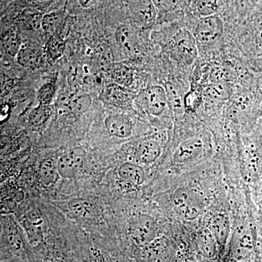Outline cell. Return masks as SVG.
<instances>
[{
	"mask_svg": "<svg viewBox=\"0 0 262 262\" xmlns=\"http://www.w3.org/2000/svg\"><path fill=\"white\" fill-rule=\"evenodd\" d=\"M53 108L51 105H40L33 108L29 115V122L32 127L42 126L53 115Z\"/></svg>",
	"mask_w": 262,
	"mask_h": 262,
	"instance_id": "d4e9b609",
	"label": "cell"
},
{
	"mask_svg": "<svg viewBox=\"0 0 262 262\" xmlns=\"http://www.w3.org/2000/svg\"><path fill=\"white\" fill-rule=\"evenodd\" d=\"M144 102L146 110L151 115L159 116L163 113L167 103L166 92L160 85H152L144 90Z\"/></svg>",
	"mask_w": 262,
	"mask_h": 262,
	"instance_id": "ba28073f",
	"label": "cell"
},
{
	"mask_svg": "<svg viewBox=\"0 0 262 262\" xmlns=\"http://www.w3.org/2000/svg\"><path fill=\"white\" fill-rule=\"evenodd\" d=\"M177 51L188 65L192 64L198 56V45L194 34L186 29L179 30L174 37Z\"/></svg>",
	"mask_w": 262,
	"mask_h": 262,
	"instance_id": "5b68a950",
	"label": "cell"
},
{
	"mask_svg": "<svg viewBox=\"0 0 262 262\" xmlns=\"http://www.w3.org/2000/svg\"><path fill=\"white\" fill-rule=\"evenodd\" d=\"M105 126L112 136L120 139L128 138L132 134V122L125 115H110L105 120Z\"/></svg>",
	"mask_w": 262,
	"mask_h": 262,
	"instance_id": "30bf717a",
	"label": "cell"
},
{
	"mask_svg": "<svg viewBox=\"0 0 262 262\" xmlns=\"http://www.w3.org/2000/svg\"><path fill=\"white\" fill-rule=\"evenodd\" d=\"M210 230L221 249L225 248L230 233L229 217L225 213H218L211 220Z\"/></svg>",
	"mask_w": 262,
	"mask_h": 262,
	"instance_id": "8fae6325",
	"label": "cell"
},
{
	"mask_svg": "<svg viewBox=\"0 0 262 262\" xmlns=\"http://www.w3.org/2000/svg\"><path fill=\"white\" fill-rule=\"evenodd\" d=\"M170 242L165 237L156 238L144 247L146 256L149 260H162L168 252Z\"/></svg>",
	"mask_w": 262,
	"mask_h": 262,
	"instance_id": "7402d4cb",
	"label": "cell"
},
{
	"mask_svg": "<svg viewBox=\"0 0 262 262\" xmlns=\"http://www.w3.org/2000/svg\"><path fill=\"white\" fill-rule=\"evenodd\" d=\"M85 151L82 148L76 147L67 155H63L58 160V170L60 177L72 179L78 173L85 158Z\"/></svg>",
	"mask_w": 262,
	"mask_h": 262,
	"instance_id": "8992f818",
	"label": "cell"
},
{
	"mask_svg": "<svg viewBox=\"0 0 262 262\" xmlns=\"http://www.w3.org/2000/svg\"><path fill=\"white\" fill-rule=\"evenodd\" d=\"M161 154V147L157 141L144 140L141 141L136 149V156L141 163H153Z\"/></svg>",
	"mask_w": 262,
	"mask_h": 262,
	"instance_id": "4fadbf2b",
	"label": "cell"
},
{
	"mask_svg": "<svg viewBox=\"0 0 262 262\" xmlns=\"http://www.w3.org/2000/svg\"><path fill=\"white\" fill-rule=\"evenodd\" d=\"M225 30L223 20L217 15L204 17L196 24L194 35L196 42L203 45L215 42Z\"/></svg>",
	"mask_w": 262,
	"mask_h": 262,
	"instance_id": "277c9868",
	"label": "cell"
},
{
	"mask_svg": "<svg viewBox=\"0 0 262 262\" xmlns=\"http://www.w3.org/2000/svg\"><path fill=\"white\" fill-rule=\"evenodd\" d=\"M12 86H13V82L10 80V78L2 80V91H3V94L9 92Z\"/></svg>",
	"mask_w": 262,
	"mask_h": 262,
	"instance_id": "e575fe53",
	"label": "cell"
},
{
	"mask_svg": "<svg viewBox=\"0 0 262 262\" xmlns=\"http://www.w3.org/2000/svg\"><path fill=\"white\" fill-rule=\"evenodd\" d=\"M117 44L127 53L135 51L138 44V36L135 29L127 24H121L115 32Z\"/></svg>",
	"mask_w": 262,
	"mask_h": 262,
	"instance_id": "7c38bea8",
	"label": "cell"
},
{
	"mask_svg": "<svg viewBox=\"0 0 262 262\" xmlns=\"http://www.w3.org/2000/svg\"><path fill=\"white\" fill-rule=\"evenodd\" d=\"M203 146V141L200 138L194 137L184 141L174 153V161L185 163L195 160L202 154Z\"/></svg>",
	"mask_w": 262,
	"mask_h": 262,
	"instance_id": "9c48e42d",
	"label": "cell"
},
{
	"mask_svg": "<svg viewBox=\"0 0 262 262\" xmlns=\"http://www.w3.org/2000/svg\"><path fill=\"white\" fill-rule=\"evenodd\" d=\"M103 99L107 101V103H125L129 99V95L125 91V88L121 87L117 84H110L103 90Z\"/></svg>",
	"mask_w": 262,
	"mask_h": 262,
	"instance_id": "4316f807",
	"label": "cell"
},
{
	"mask_svg": "<svg viewBox=\"0 0 262 262\" xmlns=\"http://www.w3.org/2000/svg\"><path fill=\"white\" fill-rule=\"evenodd\" d=\"M56 89L54 84L46 83L43 84L38 91L37 100L40 105H51L54 97Z\"/></svg>",
	"mask_w": 262,
	"mask_h": 262,
	"instance_id": "4dcf8cb0",
	"label": "cell"
},
{
	"mask_svg": "<svg viewBox=\"0 0 262 262\" xmlns=\"http://www.w3.org/2000/svg\"><path fill=\"white\" fill-rule=\"evenodd\" d=\"M175 3L173 1H153L155 7L165 12L173 9Z\"/></svg>",
	"mask_w": 262,
	"mask_h": 262,
	"instance_id": "836d02e7",
	"label": "cell"
},
{
	"mask_svg": "<svg viewBox=\"0 0 262 262\" xmlns=\"http://www.w3.org/2000/svg\"><path fill=\"white\" fill-rule=\"evenodd\" d=\"M65 18L63 12L54 11L43 15L42 28L52 36L57 35L61 30Z\"/></svg>",
	"mask_w": 262,
	"mask_h": 262,
	"instance_id": "ffe728a7",
	"label": "cell"
},
{
	"mask_svg": "<svg viewBox=\"0 0 262 262\" xmlns=\"http://www.w3.org/2000/svg\"><path fill=\"white\" fill-rule=\"evenodd\" d=\"M198 246L201 248L202 253L207 258L214 257L217 253V244L215 237H213L209 228L203 227L198 232Z\"/></svg>",
	"mask_w": 262,
	"mask_h": 262,
	"instance_id": "2e32d148",
	"label": "cell"
},
{
	"mask_svg": "<svg viewBox=\"0 0 262 262\" xmlns=\"http://www.w3.org/2000/svg\"><path fill=\"white\" fill-rule=\"evenodd\" d=\"M69 209L76 216L80 219L88 218L92 213V205L83 198H73L68 203Z\"/></svg>",
	"mask_w": 262,
	"mask_h": 262,
	"instance_id": "f546056e",
	"label": "cell"
},
{
	"mask_svg": "<svg viewBox=\"0 0 262 262\" xmlns=\"http://www.w3.org/2000/svg\"><path fill=\"white\" fill-rule=\"evenodd\" d=\"M165 90L169 106L174 113L182 114L184 107V99L178 88L172 82H168L165 84Z\"/></svg>",
	"mask_w": 262,
	"mask_h": 262,
	"instance_id": "484cf974",
	"label": "cell"
},
{
	"mask_svg": "<svg viewBox=\"0 0 262 262\" xmlns=\"http://www.w3.org/2000/svg\"><path fill=\"white\" fill-rule=\"evenodd\" d=\"M130 11L144 23L153 21L156 17V10L153 2L133 1L130 3Z\"/></svg>",
	"mask_w": 262,
	"mask_h": 262,
	"instance_id": "ac0fdd59",
	"label": "cell"
},
{
	"mask_svg": "<svg viewBox=\"0 0 262 262\" xmlns=\"http://www.w3.org/2000/svg\"><path fill=\"white\" fill-rule=\"evenodd\" d=\"M53 262H75L73 260L71 259L70 258L67 257H59L56 258L54 259Z\"/></svg>",
	"mask_w": 262,
	"mask_h": 262,
	"instance_id": "d590c367",
	"label": "cell"
},
{
	"mask_svg": "<svg viewBox=\"0 0 262 262\" xmlns=\"http://www.w3.org/2000/svg\"><path fill=\"white\" fill-rule=\"evenodd\" d=\"M111 77L115 84L123 88L129 87L134 81L132 71L122 63H114L111 70Z\"/></svg>",
	"mask_w": 262,
	"mask_h": 262,
	"instance_id": "603a6c76",
	"label": "cell"
},
{
	"mask_svg": "<svg viewBox=\"0 0 262 262\" xmlns=\"http://www.w3.org/2000/svg\"><path fill=\"white\" fill-rule=\"evenodd\" d=\"M243 174L248 182H257L262 177V155L257 149H248L243 156Z\"/></svg>",
	"mask_w": 262,
	"mask_h": 262,
	"instance_id": "52a82bcc",
	"label": "cell"
},
{
	"mask_svg": "<svg viewBox=\"0 0 262 262\" xmlns=\"http://www.w3.org/2000/svg\"><path fill=\"white\" fill-rule=\"evenodd\" d=\"M233 77V72L229 67L217 64V63L209 64L208 79L209 83L208 84L220 83V82L229 83Z\"/></svg>",
	"mask_w": 262,
	"mask_h": 262,
	"instance_id": "cb8c5ba5",
	"label": "cell"
},
{
	"mask_svg": "<svg viewBox=\"0 0 262 262\" xmlns=\"http://www.w3.org/2000/svg\"><path fill=\"white\" fill-rule=\"evenodd\" d=\"M172 203L176 212L186 220H196L203 213L204 201L195 189L188 187L177 189L172 195Z\"/></svg>",
	"mask_w": 262,
	"mask_h": 262,
	"instance_id": "6da1fadb",
	"label": "cell"
},
{
	"mask_svg": "<svg viewBox=\"0 0 262 262\" xmlns=\"http://www.w3.org/2000/svg\"><path fill=\"white\" fill-rule=\"evenodd\" d=\"M39 177L41 183L45 186L53 185L59 179L60 174L58 170V162L53 158H47L40 164Z\"/></svg>",
	"mask_w": 262,
	"mask_h": 262,
	"instance_id": "e0dca14e",
	"label": "cell"
},
{
	"mask_svg": "<svg viewBox=\"0 0 262 262\" xmlns=\"http://www.w3.org/2000/svg\"><path fill=\"white\" fill-rule=\"evenodd\" d=\"M261 37H262V34H261Z\"/></svg>",
	"mask_w": 262,
	"mask_h": 262,
	"instance_id": "8d00e7d4",
	"label": "cell"
},
{
	"mask_svg": "<svg viewBox=\"0 0 262 262\" xmlns=\"http://www.w3.org/2000/svg\"><path fill=\"white\" fill-rule=\"evenodd\" d=\"M232 256L239 261L250 262L257 258V237L255 229L241 225L236 229L231 244Z\"/></svg>",
	"mask_w": 262,
	"mask_h": 262,
	"instance_id": "7a4b0ae2",
	"label": "cell"
},
{
	"mask_svg": "<svg viewBox=\"0 0 262 262\" xmlns=\"http://www.w3.org/2000/svg\"><path fill=\"white\" fill-rule=\"evenodd\" d=\"M91 104V96L87 93L79 91L70 95L68 110L74 114H83L89 111Z\"/></svg>",
	"mask_w": 262,
	"mask_h": 262,
	"instance_id": "d6986e66",
	"label": "cell"
},
{
	"mask_svg": "<svg viewBox=\"0 0 262 262\" xmlns=\"http://www.w3.org/2000/svg\"><path fill=\"white\" fill-rule=\"evenodd\" d=\"M45 49L48 61L51 63H55L64 53L66 43L63 38L58 35H53L46 43Z\"/></svg>",
	"mask_w": 262,
	"mask_h": 262,
	"instance_id": "44dd1931",
	"label": "cell"
},
{
	"mask_svg": "<svg viewBox=\"0 0 262 262\" xmlns=\"http://www.w3.org/2000/svg\"><path fill=\"white\" fill-rule=\"evenodd\" d=\"M43 15L39 13H29L26 15V22L31 28L38 29L42 27Z\"/></svg>",
	"mask_w": 262,
	"mask_h": 262,
	"instance_id": "d6a6232c",
	"label": "cell"
},
{
	"mask_svg": "<svg viewBox=\"0 0 262 262\" xmlns=\"http://www.w3.org/2000/svg\"><path fill=\"white\" fill-rule=\"evenodd\" d=\"M2 46L5 53L10 56H17L20 48V39L18 33L13 30H8L2 36Z\"/></svg>",
	"mask_w": 262,
	"mask_h": 262,
	"instance_id": "83f0119b",
	"label": "cell"
},
{
	"mask_svg": "<svg viewBox=\"0 0 262 262\" xmlns=\"http://www.w3.org/2000/svg\"><path fill=\"white\" fill-rule=\"evenodd\" d=\"M119 177L124 181L139 186L145 181V173L140 165L132 163H125L118 170Z\"/></svg>",
	"mask_w": 262,
	"mask_h": 262,
	"instance_id": "9a60e30c",
	"label": "cell"
},
{
	"mask_svg": "<svg viewBox=\"0 0 262 262\" xmlns=\"http://www.w3.org/2000/svg\"><path fill=\"white\" fill-rule=\"evenodd\" d=\"M128 233L131 241L136 246L146 247L156 239L154 219L147 214L135 215L129 223Z\"/></svg>",
	"mask_w": 262,
	"mask_h": 262,
	"instance_id": "3957f363",
	"label": "cell"
},
{
	"mask_svg": "<svg viewBox=\"0 0 262 262\" xmlns=\"http://www.w3.org/2000/svg\"><path fill=\"white\" fill-rule=\"evenodd\" d=\"M195 5L196 10L203 18L214 15L219 9L216 1H196Z\"/></svg>",
	"mask_w": 262,
	"mask_h": 262,
	"instance_id": "1f68e13d",
	"label": "cell"
},
{
	"mask_svg": "<svg viewBox=\"0 0 262 262\" xmlns=\"http://www.w3.org/2000/svg\"><path fill=\"white\" fill-rule=\"evenodd\" d=\"M17 61L24 68L37 70L43 64L42 54L35 48H23L17 55Z\"/></svg>",
	"mask_w": 262,
	"mask_h": 262,
	"instance_id": "5bb4252c",
	"label": "cell"
},
{
	"mask_svg": "<svg viewBox=\"0 0 262 262\" xmlns=\"http://www.w3.org/2000/svg\"><path fill=\"white\" fill-rule=\"evenodd\" d=\"M205 94L212 99L226 101L231 97L232 89L229 83L227 82L211 83L206 84Z\"/></svg>",
	"mask_w": 262,
	"mask_h": 262,
	"instance_id": "f1b7e54d",
	"label": "cell"
}]
</instances>
